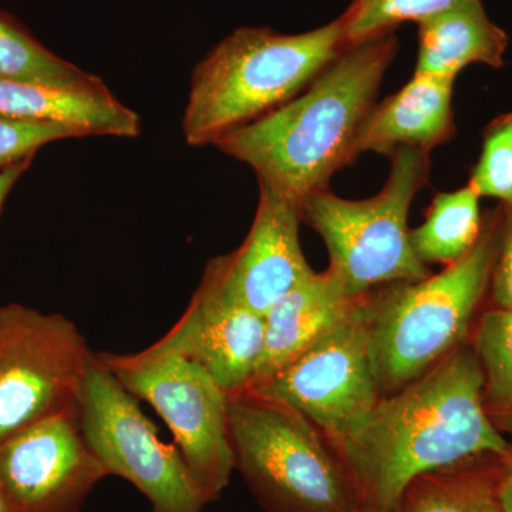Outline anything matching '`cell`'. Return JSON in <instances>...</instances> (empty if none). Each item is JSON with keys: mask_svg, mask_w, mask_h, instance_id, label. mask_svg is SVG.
<instances>
[{"mask_svg": "<svg viewBox=\"0 0 512 512\" xmlns=\"http://www.w3.org/2000/svg\"><path fill=\"white\" fill-rule=\"evenodd\" d=\"M483 387L468 340L399 392L380 397L336 447L362 511L394 512L414 478L511 450L491 421Z\"/></svg>", "mask_w": 512, "mask_h": 512, "instance_id": "1", "label": "cell"}, {"mask_svg": "<svg viewBox=\"0 0 512 512\" xmlns=\"http://www.w3.org/2000/svg\"><path fill=\"white\" fill-rule=\"evenodd\" d=\"M394 33L346 47L303 92L214 144L259 183L302 201L356 160L360 124L396 57Z\"/></svg>", "mask_w": 512, "mask_h": 512, "instance_id": "2", "label": "cell"}, {"mask_svg": "<svg viewBox=\"0 0 512 512\" xmlns=\"http://www.w3.org/2000/svg\"><path fill=\"white\" fill-rule=\"evenodd\" d=\"M503 207L484 214L473 249L436 275L393 282L362 298L380 397L399 392L470 340L490 291Z\"/></svg>", "mask_w": 512, "mask_h": 512, "instance_id": "3", "label": "cell"}, {"mask_svg": "<svg viewBox=\"0 0 512 512\" xmlns=\"http://www.w3.org/2000/svg\"><path fill=\"white\" fill-rule=\"evenodd\" d=\"M346 47L340 18L298 35L235 30L192 73L185 140L192 147L214 146L229 131L298 96Z\"/></svg>", "mask_w": 512, "mask_h": 512, "instance_id": "4", "label": "cell"}, {"mask_svg": "<svg viewBox=\"0 0 512 512\" xmlns=\"http://www.w3.org/2000/svg\"><path fill=\"white\" fill-rule=\"evenodd\" d=\"M235 470L265 512H360L359 495L332 440L274 399L228 394Z\"/></svg>", "mask_w": 512, "mask_h": 512, "instance_id": "5", "label": "cell"}, {"mask_svg": "<svg viewBox=\"0 0 512 512\" xmlns=\"http://www.w3.org/2000/svg\"><path fill=\"white\" fill-rule=\"evenodd\" d=\"M429 151L400 148L382 190L366 200L315 191L301 201L302 221L320 235L328 271L352 298L393 282L420 281L430 269L410 245V208L430 180Z\"/></svg>", "mask_w": 512, "mask_h": 512, "instance_id": "6", "label": "cell"}, {"mask_svg": "<svg viewBox=\"0 0 512 512\" xmlns=\"http://www.w3.org/2000/svg\"><path fill=\"white\" fill-rule=\"evenodd\" d=\"M97 355L131 396L163 417L198 487L210 503L217 500L235 470L227 392L198 363L175 353Z\"/></svg>", "mask_w": 512, "mask_h": 512, "instance_id": "7", "label": "cell"}, {"mask_svg": "<svg viewBox=\"0 0 512 512\" xmlns=\"http://www.w3.org/2000/svg\"><path fill=\"white\" fill-rule=\"evenodd\" d=\"M77 416L84 439L109 476L130 481L146 495L150 512H202L210 503L178 447L160 439L136 397L97 353L84 377Z\"/></svg>", "mask_w": 512, "mask_h": 512, "instance_id": "8", "label": "cell"}, {"mask_svg": "<svg viewBox=\"0 0 512 512\" xmlns=\"http://www.w3.org/2000/svg\"><path fill=\"white\" fill-rule=\"evenodd\" d=\"M93 355L66 316L0 306V441L76 406Z\"/></svg>", "mask_w": 512, "mask_h": 512, "instance_id": "9", "label": "cell"}, {"mask_svg": "<svg viewBox=\"0 0 512 512\" xmlns=\"http://www.w3.org/2000/svg\"><path fill=\"white\" fill-rule=\"evenodd\" d=\"M362 298L311 348L264 382L247 389L292 407L336 447L380 399L370 362Z\"/></svg>", "mask_w": 512, "mask_h": 512, "instance_id": "10", "label": "cell"}, {"mask_svg": "<svg viewBox=\"0 0 512 512\" xmlns=\"http://www.w3.org/2000/svg\"><path fill=\"white\" fill-rule=\"evenodd\" d=\"M106 477L77 404L0 441V484L16 512H80Z\"/></svg>", "mask_w": 512, "mask_h": 512, "instance_id": "11", "label": "cell"}, {"mask_svg": "<svg viewBox=\"0 0 512 512\" xmlns=\"http://www.w3.org/2000/svg\"><path fill=\"white\" fill-rule=\"evenodd\" d=\"M264 338V315L231 298L207 264L187 311L150 348L187 357L235 394L254 383Z\"/></svg>", "mask_w": 512, "mask_h": 512, "instance_id": "12", "label": "cell"}, {"mask_svg": "<svg viewBox=\"0 0 512 512\" xmlns=\"http://www.w3.org/2000/svg\"><path fill=\"white\" fill-rule=\"evenodd\" d=\"M301 201L259 183L258 207L247 238L231 254L211 259L222 288L265 315L313 269L303 255Z\"/></svg>", "mask_w": 512, "mask_h": 512, "instance_id": "13", "label": "cell"}, {"mask_svg": "<svg viewBox=\"0 0 512 512\" xmlns=\"http://www.w3.org/2000/svg\"><path fill=\"white\" fill-rule=\"evenodd\" d=\"M454 83L456 80L413 74L399 92L373 104L356 134V158L363 153L392 157L400 148L431 153L450 143L457 133Z\"/></svg>", "mask_w": 512, "mask_h": 512, "instance_id": "14", "label": "cell"}, {"mask_svg": "<svg viewBox=\"0 0 512 512\" xmlns=\"http://www.w3.org/2000/svg\"><path fill=\"white\" fill-rule=\"evenodd\" d=\"M357 299L328 269L313 271L293 286L264 315V353L251 386L264 382L311 348L352 312Z\"/></svg>", "mask_w": 512, "mask_h": 512, "instance_id": "15", "label": "cell"}, {"mask_svg": "<svg viewBox=\"0 0 512 512\" xmlns=\"http://www.w3.org/2000/svg\"><path fill=\"white\" fill-rule=\"evenodd\" d=\"M0 116L79 128L87 136L134 138L141 121L106 84L89 89L0 79Z\"/></svg>", "mask_w": 512, "mask_h": 512, "instance_id": "16", "label": "cell"}, {"mask_svg": "<svg viewBox=\"0 0 512 512\" xmlns=\"http://www.w3.org/2000/svg\"><path fill=\"white\" fill-rule=\"evenodd\" d=\"M419 50L414 74L456 80L471 64L501 69L507 33L488 16L483 0H467L417 23Z\"/></svg>", "mask_w": 512, "mask_h": 512, "instance_id": "17", "label": "cell"}, {"mask_svg": "<svg viewBox=\"0 0 512 512\" xmlns=\"http://www.w3.org/2000/svg\"><path fill=\"white\" fill-rule=\"evenodd\" d=\"M503 457H477L414 478L394 512H500L495 488Z\"/></svg>", "mask_w": 512, "mask_h": 512, "instance_id": "18", "label": "cell"}, {"mask_svg": "<svg viewBox=\"0 0 512 512\" xmlns=\"http://www.w3.org/2000/svg\"><path fill=\"white\" fill-rule=\"evenodd\" d=\"M480 200L468 184L434 195L426 220L410 229V245L420 262L447 266L473 249L483 229Z\"/></svg>", "mask_w": 512, "mask_h": 512, "instance_id": "19", "label": "cell"}, {"mask_svg": "<svg viewBox=\"0 0 512 512\" xmlns=\"http://www.w3.org/2000/svg\"><path fill=\"white\" fill-rule=\"evenodd\" d=\"M0 79L89 89L103 80L46 49L19 23L0 12Z\"/></svg>", "mask_w": 512, "mask_h": 512, "instance_id": "20", "label": "cell"}, {"mask_svg": "<svg viewBox=\"0 0 512 512\" xmlns=\"http://www.w3.org/2000/svg\"><path fill=\"white\" fill-rule=\"evenodd\" d=\"M470 345L483 373L488 413L512 410V311L491 306L481 312Z\"/></svg>", "mask_w": 512, "mask_h": 512, "instance_id": "21", "label": "cell"}, {"mask_svg": "<svg viewBox=\"0 0 512 512\" xmlns=\"http://www.w3.org/2000/svg\"><path fill=\"white\" fill-rule=\"evenodd\" d=\"M467 0H352L340 16L348 46L394 33L407 22L419 23Z\"/></svg>", "mask_w": 512, "mask_h": 512, "instance_id": "22", "label": "cell"}, {"mask_svg": "<svg viewBox=\"0 0 512 512\" xmlns=\"http://www.w3.org/2000/svg\"><path fill=\"white\" fill-rule=\"evenodd\" d=\"M468 185L480 198L512 204V113L501 114L485 127L480 157Z\"/></svg>", "mask_w": 512, "mask_h": 512, "instance_id": "23", "label": "cell"}, {"mask_svg": "<svg viewBox=\"0 0 512 512\" xmlns=\"http://www.w3.org/2000/svg\"><path fill=\"white\" fill-rule=\"evenodd\" d=\"M77 137L87 134L62 124L0 116V171L35 157L46 144Z\"/></svg>", "mask_w": 512, "mask_h": 512, "instance_id": "24", "label": "cell"}, {"mask_svg": "<svg viewBox=\"0 0 512 512\" xmlns=\"http://www.w3.org/2000/svg\"><path fill=\"white\" fill-rule=\"evenodd\" d=\"M503 207L500 248L491 274L490 296L495 308L512 311V204Z\"/></svg>", "mask_w": 512, "mask_h": 512, "instance_id": "25", "label": "cell"}, {"mask_svg": "<svg viewBox=\"0 0 512 512\" xmlns=\"http://www.w3.org/2000/svg\"><path fill=\"white\" fill-rule=\"evenodd\" d=\"M495 493L500 512H512V447L501 460Z\"/></svg>", "mask_w": 512, "mask_h": 512, "instance_id": "26", "label": "cell"}, {"mask_svg": "<svg viewBox=\"0 0 512 512\" xmlns=\"http://www.w3.org/2000/svg\"><path fill=\"white\" fill-rule=\"evenodd\" d=\"M32 161L33 158H28V160L22 161V163L12 165V167L0 171V210H2L3 202H5L6 197H8L13 185L18 183L19 178L25 174V171L28 170L30 164H32Z\"/></svg>", "mask_w": 512, "mask_h": 512, "instance_id": "27", "label": "cell"}, {"mask_svg": "<svg viewBox=\"0 0 512 512\" xmlns=\"http://www.w3.org/2000/svg\"><path fill=\"white\" fill-rule=\"evenodd\" d=\"M491 421L501 433H508L512 436V410L504 413L490 414Z\"/></svg>", "mask_w": 512, "mask_h": 512, "instance_id": "28", "label": "cell"}, {"mask_svg": "<svg viewBox=\"0 0 512 512\" xmlns=\"http://www.w3.org/2000/svg\"><path fill=\"white\" fill-rule=\"evenodd\" d=\"M0 512H16L13 505L10 504L8 495L3 490L2 484H0Z\"/></svg>", "mask_w": 512, "mask_h": 512, "instance_id": "29", "label": "cell"}, {"mask_svg": "<svg viewBox=\"0 0 512 512\" xmlns=\"http://www.w3.org/2000/svg\"><path fill=\"white\" fill-rule=\"evenodd\" d=\"M360 512H366V511H360Z\"/></svg>", "mask_w": 512, "mask_h": 512, "instance_id": "30", "label": "cell"}]
</instances>
